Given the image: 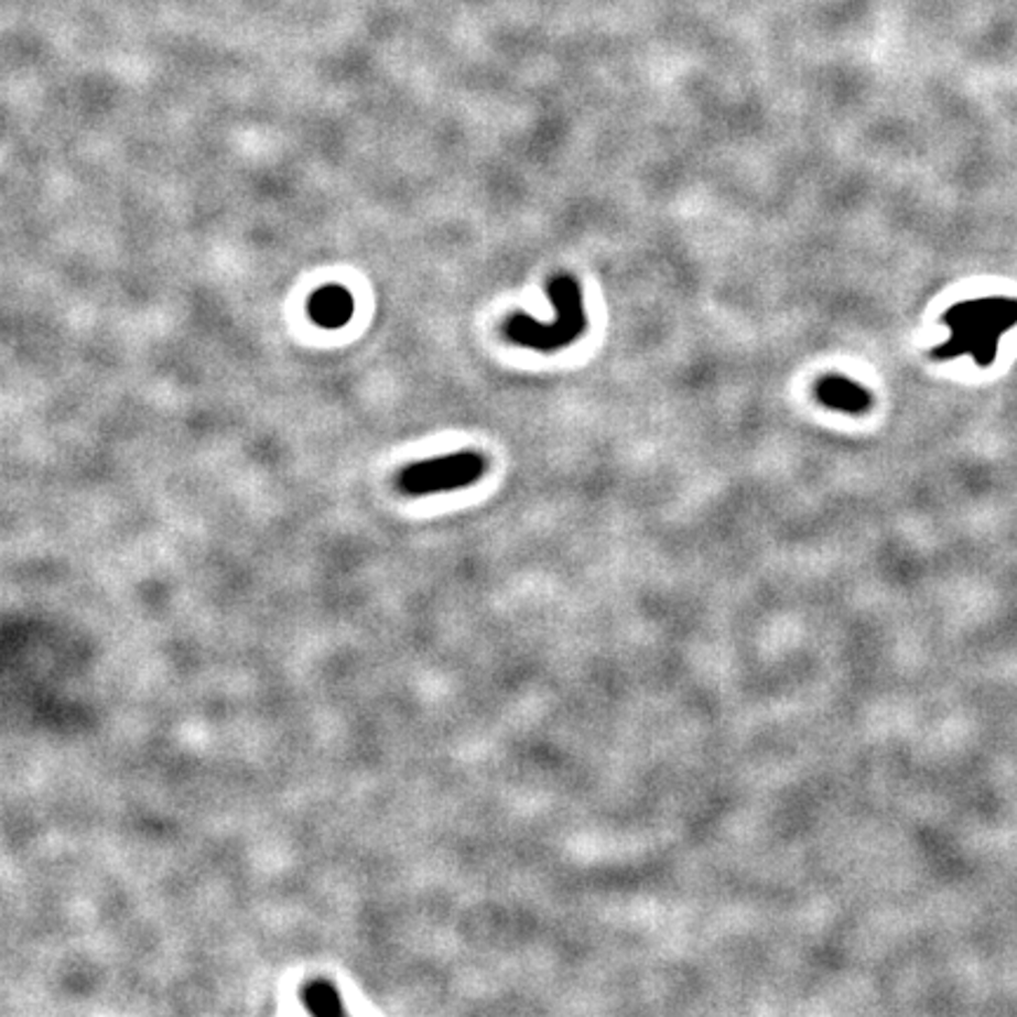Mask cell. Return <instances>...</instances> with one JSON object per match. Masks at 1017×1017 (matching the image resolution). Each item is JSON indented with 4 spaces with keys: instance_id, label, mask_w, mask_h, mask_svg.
I'll return each mask as SVG.
<instances>
[{
    "instance_id": "obj_1",
    "label": "cell",
    "mask_w": 1017,
    "mask_h": 1017,
    "mask_svg": "<svg viewBox=\"0 0 1017 1017\" xmlns=\"http://www.w3.org/2000/svg\"><path fill=\"white\" fill-rule=\"evenodd\" d=\"M547 295L556 309V318L551 323H542L528 314H513L502 325V333L509 342L532 351L551 354L571 347V344L587 333L589 318L575 275H551L547 283Z\"/></svg>"
},
{
    "instance_id": "obj_2",
    "label": "cell",
    "mask_w": 1017,
    "mask_h": 1017,
    "mask_svg": "<svg viewBox=\"0 0 1017 1017\" xmlns=\"http://www.w3.org/2000/svg\"><path fill=\"white\" fill-rule=\"evenodd\" d=\"M1017 321V304L1010 300H971L952 306L942 323L952 327V337L933 351V358L950 360L971 354L977 366H989L998 337Z\"/></svg>"
},
{
    "instance_id": "obj_3",
    "label": "cell",
    "mask_w": 1017,
    "mask_h": 1017,
    "mask_svg": "<svg viewBox=\"0 0 1017 1017\" xmlns=\"http://www.w3.org/2000/svg\"><path fill=\"white\" fill-rule=\"evenodd\" d=\"M486 474V457L476 451H459L445 457L410 464L399 474V490L408 497H424L459 490L478 483Z\"/></svg>"
},
{
    "instance_id": "obj_4",
    "label": "cell",
    "mask_w": 1017,
    "mask_h": 1017,
    "mask_svg": "<svg viewBox=\"0 0 1017 1017\" xmlns=\"http://www.w3.org/2000/svg\"><path fill=\"white\" fill-rule=\"evenodd\" d=\"M815 399L830 410L846 412V415H865L874 405V393L859 387L846 375H824L815 385Z\"/></svg>"
},
{
    "instance_id": "obj_5",
    "label": "cell",
    "mask_w": 1017,
    "mask_h": 1017,
    "mask_svg": "<svg viewBox=\"0 0 1017 1017\" xmlns=\"http://www.w3.org/2000/svg\"><path fill=\"white\" fill-rule=\"evenodd\" d=\"M309 316L325 331H337L354 316V297L347 288L325 285L309 300Z\"/></svg>"
},
{
    "instance_id": "obj_6",
    "label": "cell",
    "mask_w": 1017,
    "mask_h": 1017,
    "mask_svg": "<svg viewBox=\"0 0 1017 1017\" xmlns=\"http://www.w3.org/2000/svg\"><path fill=\"white\" fill-rule=\"evenodd\" d=\"M302 1004L306 1006L309 1013H314V1015H339V1013H344L339 992L331 985V982H323V980L312 982V985L304 987Z\"/></svg>"
}]
</instances>
